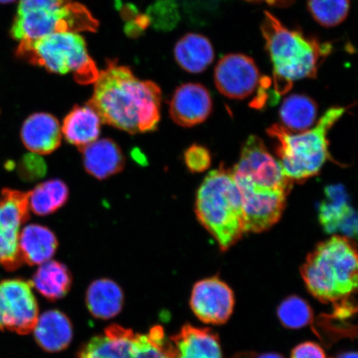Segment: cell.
I'll use <instances>...</instances> for the list:
<instances>
[{
    "mask_svg": "<svg viewBox=\"0 0 358 358\" xmlns=\"http://www.w3.org/2000/svg\"><path fill=\"white\" fill-rule=\"evenodd\" d=\"M162 92L151 80H141L128 66L108 60L100 71L87 105L103 123L134 134L155 131L160 120Z\"/></svg>",
    "mask_w": 358,
    "mask_h": 358,
    "instance_id": "1",
    "label": "cell"
},
{
    "mask_svg": "<svg viewBox=\"0 0 358 358\" xmlns=\"http://www.w3.org/2000/svg\"><path fill=\"white\" fill-rule=\"evenodd\" d=\"M261 29L278 94L289 92L295 80L316 78L320 66L332 52L329 43L288 28L268 11L264 13Z\"/></svg>",
    "mask_w": 358,
    "mask_h": 358,
    "instance_id": "2",
    "label": "cell"
},
{
    "mask_svg": "<svg viewBox=\"0 0 358 358\" xmlns=\"http://www.w3.org/2000/svg\"><path fill=\"white\" fill-rule=\"evenodd\" d=\"M357 266L356 245L348 237L334 235L308 255L301 273L313 297L335 306L356 293Z\"/></svg>",
    "mask_w": 358,
    "mask_h": 358,
    "instance_id": "3",
    "label": "cell"
},
{
    "mask_svg": "<svg viewBox=\"0 0 358 358\" xmlns=\"http://www.w3.org/2000/svg\"><path fill=\"white\" fill-rule=\"evenodd\" d=\"M196 214L223 252L245 232L243 201L231 172L222 167L210 172L196 198Z\"/></svg>",
    "mask_w": 358,
    "mask_h": 358,
    "instance_id": "4",
    "label": "cell"
},
{
    "mask_svg": "<svg viewBox=\"0 0 358 358\" xmlns=\"http://www.w3.org/2000/svg\"><path fill=\"white\" fill-rule=\"evenodd\" d=\"M345 111L343 107H333L325 112L315 127L297 134L279 124L268 129V134L277 142L282 169L291 181H304L320 172L329 157V131Z\"/></svg>",
    "mask_w": 358,
    "mask_h": 358,
    "instance_id": "5",
    "label": "cell"
},
{
    "mask_svg": "<svg viewBox=\"0 0 358 358\" xmlns=\"http://www.w3.org/2000/svg\"><path fill=\"white\" fill-rule=\"evenodd\" d=\"M15 55L49 73H71L82 85L95 83L100 73L89 55L86 41L78 33L59 32L34 41L20 42Z\"/></svg>",
    "mask_w": 358,
    "mask_h": 358,
    "instance_id": "6",
    "label": "cell"
},
{
    "mask_svg": "<svg viewBox=\"0 0 358 358\" xmlns=\"http://www.w3.org/2000/svg\"><path fill=\"white\" fill-rule=\"evenodd\" d=\"M99 22L82 3L69 2L52 10L17 12L10 29L17 42L34 41L59 32H94Z\"/></svg>",
    "mask_w": 358,
    "mask_h": 358,
    "instance_id": "7",
    "label": "cell"
},
{
    "mask_svg": "<svg viewBox=\"0 0 358 358\" xmlns=\"http://www.w3.org/2000/svg\"><path fill=\"white\" fill-rule=\"evenodd\" d=\"M236 183L289 192L293 181L285 176L279 160L268 151L261 138L250 136L240 159L231 171Z\"/></svg>",
    "mask_w": 358,
    "mask_h": 358,
    "instance_id": "8",
    "label": "cell"
},
{
    "mask_svg": "<svg viewBox=\"0 0 358 358\" xmlns=\"http://www.w3.org/2000/svg\"><path fill=\"white\" fill-rule=\"evenodd\" d=\"M29 219V192L4 189L0 195V264L15 271L22 262L20 228Z\"/></svg>",
    "mask_w": 358,
    "mask_h": 358,
    "instance_id": "9",
    "label": "cell"
},
{
    "mask_svg": "<svg viewBox=\"0 0 358 358\" xmlns=\"http://www.w3.org/2000/svg\"><path fill=\"white\" fill-rule=\"evenodd\" d=\"M38 320V303L29 282L20 279L0 282V329L29 334Z\"/></svg>",
    "mask_w": 358,
    "mask_h": 358,
    "instance_id": "10",
    "label": "cell"
},
{
    "mask_svg": "<svg viewBox=\"0 0 358 358\" xmlns=\"http://www.w3.org/2000/svg\"><path fill=\"white\" fill-rule=\"evenodd\" d=\"M243 201L245 232L265 231L278 222L288 192L236 183Z\"/></svg>",
    "mask_w": 358,
    "mask_h": 358,
    "instance_id": "11",
    "label": "cell"
},
{
    "mask_svg": "<svg viewBox=\"0 0 358 358\" xmlns=\"http://www.w3.org/2000/svg\"><path fill=\"white\" fill-rule=\"evenodd\" d=\"M190 306L203 323L224 324L230 320L234 310V292L217 277L201 280L192 288Z\"/></svg>",
    "mask_w": 358,
    "mask_h": 358,
    "instance_id": "12",
    "label": "cell"
},
{
    "mask_svg": "<svg viewBox=\"0 0 358 358\" xmlns=\"http://www.w3.org/2000/svg\"><path fill=\"white\" fill-rule=\"evenodd\" d=\"M215 84L223 96L243 100L252 95L261 80V73L252 57L232 53L217 62L214 73Z\"/></svg>",
    "mask_w": 358,
    "mask_h": 358,
    "instance_id": "13",
    "label": "cell"
},
{
    "mask_svg": "<svg viewBox=\"0 0 358 358\" xmlns=\"http://www.w3.org/2000/svg\"><path fill=\"white\" fill-rule=\"evenodd\" d=\"M212 110V96L208 90L199 83L178 87L170 101V116L174 122L183 127H194L205 122Z\"/></svg>",
    "mask_w": 358,
    "mask_h": 358,
    "instance_id": "14",
    "label": "cell"
},
{
    "mask_svg": "<svg viewBox=\"0 0 358 358\" xmlns=\"http://www.w3.org/2000/svg\"><path fill=\"white\" fill-rule=\"evenodd\" d=\"M322 227L328 234L341 232L348 238H356L357 214L349 204L348 194L343 186H329L319 210Z\"/></svg>",
    "mask_w": 358,
    "mask_h": 358,
    "instance_id": "15",
    "label": "cell"
},
{
    "mask_svg": "<svg viewBox=\"0 0 358 358\" xmlns=\"http://www.w3.org/2000/svg\"><path fill=\"white\" fill-rule=\"evenodd\" d=\"M24 145L32 153L39 155L53 153L62 144L59 122L51 114L35 113L27 119L21 129Z\"/></svg>",
    "mask_w": 358,
    "mask_h": 358,
    "instance_id": "16",
    "label": "cell"
},
{
    "mask_svg": "<svg viewBox=\"0 0 358 358\" xmlns=\"http://www.w3.org/2000/svg\"><path fill=\"white\" fill-rule=\"evenodd\" d=\"M86 171L99 180L122 172L124 157L120 147L110 138H101L80 150Z\"/></svg>",
    "mask_w": 358,
    "mask_h": 358,
    "instance_id": "17",
    "label": "cell"
},
{
    "mask_svg": "<svg viewBox=\"0 0 358 358\" xmlns=\"http://www.w3.org/2000/svg\"><path fill=\"white\" fill-rule=\"evenodd\" d=\"M170 340L176 358H222L220 339L210 329L186 324Z\"/></svg>",
    "mask_w": 358,
    "mask_h": 358,
    "instance_id": "18",
    "label": "cell"
},
{
    "mask_svg": "<svg viewBox=\"0 0 358 358\" xmlns=\"http://www.w3.org/2000/svg\"><path fill=\"white\" fill-rule=\"evenodd\" d=\"M101 123L99 115L91 106H76L64 118L62 134L69 144L80 150L98 140Z\"/></svg>",
    "mask_w": 358,
    "mask_h": 358,
    "instance_id": "19",
    "label": "cell"
},
{
    "mask_svg": "<svg viewBox=\"0 0 358 358\" xmlns=\"http://www.w3.org/2000/svg\"><path fill=\"white\" fill-rule=\"evenodd\" d=\"M36 342L44 351L64 350L73 340V326L69 317L58 310H48L38 317L34 329Z\"/></svg>",
    "mask_w": 358,
    "mask_h": 358,
    "instance_id": "20",
    "label": "cell"
},
{
    "mask_svg": "<svg viewBox=\"0 0 358 358\" xmlns=\"http://www.w3.org/2000/svg\"><path fill=\"white\" fill-rule=\"evenodd\" d=\"M57 246V236L46 227L31 224L20 232V256L22 262L29 266H40L50 261L56 253Z\"/></svg>",
    "mask_w": 358,
    "mask_h": 358,
    "instance_id": "21",
    "label": "cell"
},
{
    "mask_svg": "<svg viewBox=\"0 0 358 358\" xmlns=\"http://www.w3.org/2000/svg\"><path fill=\"white\" fill-rule=\"evenodd\" d=\"M174 57L181 69L189 73L199 74L212 64L215 57L214 48L205 36L189 34L176 43Z\"/></svg>",
    "mask_w": 358,
    "mask_h": 358,
    "instance_id": "22",
    "label": "cell"
},
{
    "mask_svg": "<svg viewBox=\"0 0 358 358\" xmlns=\"http://www.w3.org/2000/svg\"><path fill=\"white\" fill-rule=\"evenodd\" d=\"M86 301L88 310L94 317L110 320L122 310L123 291L113 280H96L89 286Z\"/></svg>",
    "mask_w": 358,
    "mask_h": 358,
    "instance_id": "23",
    "label": "cell"
},
{
    "mask_svg": "<svg viewBox=\"0 0 358 358\" xmlns=\"http://www.w3.org/2000/svg\"><path fill=\"white\" fill-rule=\"evenodd\" d=\"M29 284L49 301H56L69 292L73 276L64 264L48 261L40 265Z\"/></svg>",
    "mask_w": 358,
    "mask_h": 358,
    "instance_id": "24",
    "label": "cell"
},
{
    "mask_svg": "<svg viewBox=\"0 0 358 358\" xmlns=\"http://www.w3.org/2000/svg\"><path fill=\"white\" fill-rule=\"evenodd\" d=\"M317 106L315 101L302 94H293L282 103L280 117L283 127L291 132H302L315 123Z\"/></svg>",
    "mask_w": 358,
    "mask_h": 358,
    "instance_id": "25",
    "label": "cell"
},
{
    "mask_svg": "<svg viewBox=\"0 0 358 358\" xmlns=\"http://www.w3.org/2000/svg\"><path fill=\"white\" fill-rule=\"evenodd\" d=\"M69 198L66 183L60 179H50L29 192V210L38 216H48L64 207Z\"/></svg>",
    "mask_w": 358,
    "mask_h": 358,
    "instance_id": "26",
    "label": "cell"
},
{
    "mask_svg": "<svg viewBox=\"0 0 358 358\" xmlns=\"http://www.w3.org/2000/svg\"><path fill=\"white\" fill-rule=\"evenodd\" d=\"M313 19L324 28H334L347 19L350 0H308Z\"/></svg>",
    "mask_w": 358,
    "mask_h": 358,
    "instance_id": "27",
    "label": "cell"
},
{
    "mask_svg": "<svg viewBox=\"0 0 358 358\" xmlns=\"http://www.w3.org/2000/svg\"><path fill=\"white\" fill-rule=\"evenodd\" d=\"M280 323L289 329H301L312 324V308L304 299L298 296L286 298L277 310Z\"/></svg>",
    "mask_w": 358,
    "mask_h": 358,
    "instance_id": "28",
    "label": "cell"
},
{
    "mask_svg": "<svg viewBox=\"0 0 358 358\" xmlns=\"http://www.w3.org/2000/svg\"><path fill=\"white\" fill-rule=\"evenodd\" d=\"M47 169V164L42 157L32 153L26 155L22 159L19 173L26 181H35L43 178Z\"/></svg>",
    "mask_w": 358,
    "mask_h": 358,
    "instance_id": "29",
    "label": "cell"
},
{
    "mask_svg": "<svg viewBox=\"0 0 358 358\" xmlns=\"http://www.w3.org/2000/svg\"><path fill=\"white\" fill-rule=\"evenodd\" d=\"M185 159L187 169L192 173L205 171L211 164V156L205 147L192 145L185 152Z\"/></svg>",
    "mask_w": 358,
    "mask_h": 358,
    "instance_id": "30",
    "label": "cell"
},
{
    "mask_svg": "<svg viewBox=\"0 0 358 358\" xmlns=\"http://www.w3.org/2000/svg\"><path fill=\"white\" fill-rule=\"evenodd\" d=\"M290 358H327V356L319 344L306 342L295 347L291 352Z\"/></svg>",
    "mask_w": 358,
    "mask_h": 358,
    "instance_id": "31",
    "label": "cell"
},
{
    "mask_svg": "<svg viewBox=\"0 0 358 358\" xmlns=\"http://www.w3.org/2000/svg\"><path fill=\"white\" fill-rule=\"evenodd\" d=\"M245 1L257 3H266L276 8H288L294 3L296 0H245Z\"/></svg>",
    "mask_w": 358,
    "mask_h": 358,
    "instance_id": "32",
    "label": "cell"
},
{
    "mask_svg": "<svg viewBox=\"0 0 358 358\" xmlns=\"http://www.w3.org/2000/svg\"><path fill=\"white\" fill-rule=\"evenodd\" d=\"M231 358H284L280 355H277V353H262V355H259V353L256 352H241L238 353V355H235Z\"/></svg>",
    "mask_w": 358,
    "mask_h": 358,
    "instance_id": "33",
    "label": "cell"
},
{
    "mask_svg": "<svg viewBox=\"0 0 358 358\" xmlns=\"http://www.w3.org/2000/svg\"><path fill=\"white\" fill-rule=\"evenodd\" d=\"M336 358H357V353L356 352H343Z\"/></svg>",
    "mask_w": 358,
    "mask_h": 358,
    "instance_id": "34",
    "label": "cell"
},
{
    "mask_svg": "<svg viewBox=\"0 0 358 358\" xmlns=\"http://www.w3.org/2000/svg\"><path fill=\"white\" fill-rule=\"evenodd\" d=\"M16 1V0H0V3H10Z\"/></svg>",
    "mask_w": 358,
    "mask_h": 358,
    "instance_id": "35",
    "label": "cell"
}]
</instances>
